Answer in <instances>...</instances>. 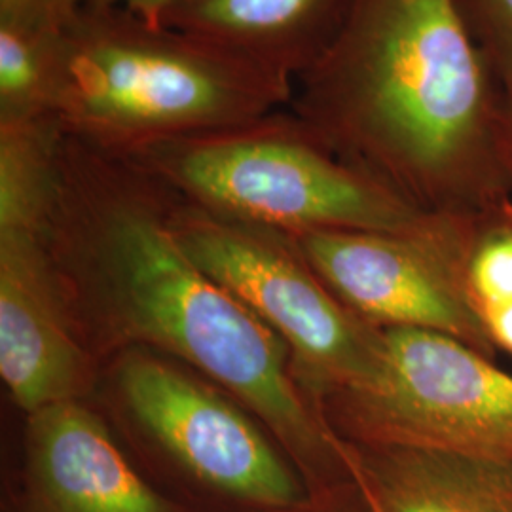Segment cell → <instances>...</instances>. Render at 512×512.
I'll return each instance as SVG.
<instances>
[{"mask_svg": "<svg viewBox=\"0 0 512 512\" xmlns=\"http://www.w3.org/2000/svg\"><path fill=\"white\" fill-rule=\"evenodd\" d=\"M482 317L495 351H507L512 355V304L490 308L482 313Z\"/></svg>", "mask_w": 512, "mask_h": 512, "instance_id": "17", "label": "cell"}, {"mask_svg": "<svg viewBox=\"0 0 512 512\" xmlns=\"http://www.w3.org/2000/svg\"><path fill=\"white\" fill-rule=\"evenodd\" d=\"M361 501H363V499H361ZM366 507V505H365ZM366 512H374V511H370V509H368V507H366Z\"/></svg>", "mask_w": 512, "mask_h": 512, "instance_id": "20", "label": "cell"}, {"mask_svg": "<svg viewBox=\"0 0 512 512\" xmlns=\"http://www.w3.org/2000/svg\"><path fill=\"white\" fill-rule=\"evenodd\" d=\"M120 158L205 211L287 236L315 230L404 232L431 215L342 162L291 112L158 141Z\"/></svg>", "mask_w": 512, "mask_h": 512, "instance_id": "4", "label": "cell"}, {"mask_svg": "<svg viewBox=\"0 0 512 512\" xmlns=\"http://www.w3.org/2000/svg\"><path fill=\"white\" fill-rule=\"evenodd\" d=\"M63 52L57 116L71 137L114 156L247 126L293 101V80L122 6L84 4Z\"/></svg>", "mask_w": 512, "mask_h": 512, "instance_id": "3", "label": "cell"}, {"mask_svg": "<svg viewBox=\"0 0 512 512\" xmlns=\"http://www.w3.org/2000/svg\"><path fill=\"white\" fill-rule=\"evenodd\" d=\"M349 0H169L158 21L296 80L327 50Z\"/></svg>", "mask_w": 512, "mask_h": 512, "instance_id": "11", "label": "cell"}, {"mask_svg": "<svg viewBox=\"0 0 512 512\" xmlns=\"http://www.w3.org/2000/svg\"><path fill=\"white\" fill-rule=\"evenodd\" d=\"M465 275L480 313L512 304V200L469 213Z\"/></svg>", "mask_w": 512, "mask_h": 512, "instance_id": "14", "label": "cell"}, {"mask_svg": "<svg viewBox=\"0 0 512 512\" xmlns=\"http://www.w3.org/2000/svg\"><path fill=\"white\" fill-rule=\"evenodd\" d=\"M27 456L40 512H177L133 471L103 421L76 401L29 414Z\"/></svg>", "mask_w": 512, "mask_h": 512, "instance_id": "10", "label": "cell"}, {"mask_svg": "<svg viewBox=\"0 0 512 512\" xmlns=\"http://www.w3.org/2000/svg\"><path fill=\"white\" fill-rule=\"evenodd\" d=\"M65 31L0 23V124L57 116Z\"/></svg>", "mask_w": 512, "mask_h": 512, "instance_id": "13", "label": "cell"}, {"mask_svg": "<svg viewBox=\"0 0 512 512\" xmlns=\"http://www.w3.org/2000/svg\"><path fill=\"white\" fill-rule=\"evenodd\" d=\"M499 152L512 190V84L503 86L499 109Z\"/></svg>", "mask_w": 512, "mask_h": 512, "instance_id": "18", "label": "cell"}, {"mask_svg": "<svg viewBox=\"0 0 512 512\" xmlns=\"http://www.w3.org/2000/svg\"><path fill=\"white\" fill-rule=\"evenodd\" d=\"M131 414L190 475L258 507L293 509L306 490L253 421L213 389L150 355L118 370Z\"/></svg>", "mask_w": 512, "mask_h": 512, "instance_id": "8", "label": "cell"}, {"mask_svg": "<svg viewBox=\"0 0 512 512\" xmlns=\"http://www.w3.org/2000/svg\"><path fill=\"white\" fill-rule=\"evenodd\" d=\"M501 97L454 0H349L287 109L334 156L423 213H471L512 194Z\"/></svg>", "mask_w": 512, "mask_h": 512, "instance_id": "1", "label": "cell"}, {"mask_svg": "<svg viewBox=\"0 0 512 512\" xmlns=\"http://www.w3.org/2000/svg\"><path fill=\"white\" fill-rule=\"evenodd\" d=\"M501 86L512 84V0H454Z\"/></svg>", "mask_w": 512, "mask_h": 512, "instance_id": "15", "label": "cell"}, {"mask_svg": "<svg viewBox=\"0 0 512 512\" xmlns=\"http://www.w3.org/2000/svg\"><path fill=\"white\" fill-rule=\"evenodd\" d=\"M84 0H0V23L46 31H65Z\"/></svg>", "mask_w": 512, "mask_h": 512, "instance_id": "16", "label": "cell"}, {"mask_svg": "<svg viewBox=\"0 0 512 512\" xmlns=\"http://www.w3.org/2000/svg\"><path fill=\"white\" fill-rule=\"evenodd\" d=\"M169 219L190 258L281 336L325 397L365 387L376 376L384 330L344 306L281 232L190 202L169 205Z\"/></svg>", "mask_w": 512, "mask_h": 512, "instance_id": "6", "label": "cell"}, {"mask_svg": "<svg viewBox=\"0 0 512 512\" xmlns=\"http://www.w3.org/2000/svg\"><path fill=\"white\" fill-rule=\"evenodd\" d=\"M114 160L67 137L57 226L101 260L122 325L224 385L306 471L351 480L346 440L298 393L285 342L184 251L169 205L160 202V183L124 158Z\"/></svg>", "mask_w": 512, "mask_h": 512, "instance_id": "2", "label": "cell"}, {"mask_svg": "<svg viewBox=\"0 0 512 512\" xmlns=\"http://www.w3.org/2000/svg\"><path fill=\"white\" fill-rule=\"evenodd\" d=\"M52 239L0 232V374L27 414L74 401L88 372L55 293Z\"/></svg>", "mask_w": 512, "mask_h": 512, "instance_id": "9", "label": "cell"}, {"mask_svg": "<svg viewBox=\"0 0 512 512\" xmlns=\"http://www.w3.org/2000/svg\"><path fill=\"white\" fill-rule=\"evenodd\" d=\"M467 219L469 213H431L404 232L315 230L289 238L319 279L366 323L433 330L495 359L467 287Z\"/></svg>", "mask_w": 512, "mask_h": 512, "instance_id": "7", "label": "cell"}, {"mask_svg": "<svg viewBox=\"0 0 512 512\" xmlns=\"http://www.w3.org/2000/svg\"><path fill=\"white\" fill-rule=\"evenodd\" d=\"M359 497L374 512H512V461L346 440Z\"/></svg>", "mask_w": 512, "mask_h": 512, "instance_id": "12", "label": "cell"}, {"mask_svg": "<svg viewBox=\"0 0 512 512\" xmlns=\"http://www.w3.org/2000/svg\"><path fill=\"white\" fill-rule=\"evenodd\" d=\"M384 330L376 376L330 397L342 439L512 461V376L452 336Z\"/></svg>", "mask_w": 512, "mask_h": 512, "instance_id": "5", "label": "cell"}, {"mask_svg": "<svg viewBox=\"0 0 512 512\" xmlns=\"http://www.w3.org/2000/svg\"><path fill=\"white\" fill-rule=\"evenodd\" d=\"M169 0H84V4H110V6H122L128 8L131 12L150 19L158 21V16L162 12L165 4Z\"/></svg>", "mask_w": 512, "mask_h": 512, "instance_id": "19", "label": "cell"}]
</instances>
